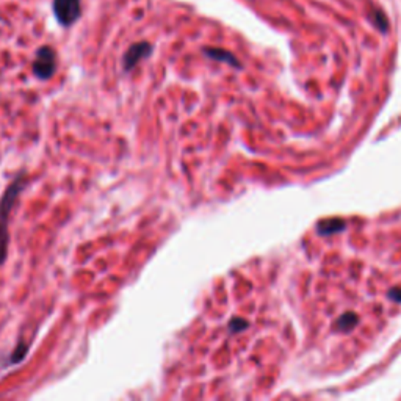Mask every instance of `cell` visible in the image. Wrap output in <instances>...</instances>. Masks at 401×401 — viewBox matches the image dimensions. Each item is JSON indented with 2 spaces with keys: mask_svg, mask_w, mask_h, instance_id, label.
I'll list each match as a JSON object with an SVG mask.
<instances>
[{
  "mask_svg": "<svg viewBox=\"0 0 401 401\" xmlns=\"http://www.w3.org/2000/svg\"><path fill=\"white\" fill-rule=\"evenodd\" d=\"M25 187L24 175H17L15 182L6 188L2 199H0V265L6 259V249H8V218L10 212L15 205L16 199Z\"/></svg>",
  "mask_w": 401,
  "mask_h": 401,
  "instance_id": "obj_1",
  "label": "cell"
},
{
  "mask_svg": "<svg viewBox=\"0 0 401 401\" xmlns=\"http://www.w3.org/2000/svg\"><path fill=\"white\" fill-rule=\"evenodd\" d=\"M56 71V55L52 47L44 46L38 49L33 61V74L40 80H47Z\"/></svg>",
  "mask_w": 401,
  "mask_h": 401,
  "instance_id": "obj_2",
  "label": "cell"
},
{
  "mask_svg": "<svg viewBox=\"0 0 401 401\" xmlns=\"http://www.w3.org/2000/svg\"><path fill=\"white\" fill-rule=\"evenodd\" d=\"M54 15L60 25L69 27L81 15L80 0H54Z\"/></svg>",
  "mask_w": 401,
  "mask_h": 401,
  "instance_id": "obj_3",
  "label": "cell"
},
{
  "mask_svg": "<svg viewBox=\"0 0 401 401\" xmlns=\"http://www.w3.org/2000/svg\"><path fill=\"white\" fill-rule=\"evenodd\" d=\"M150 54H152V46H150V44L146 41L136 42L134 44V46H130L127 49V52L124 54V58H123L124 71H130V69H134L138 63L144 58H148Z\"/></svg>",
  "mask_w": 401,
  "mask_h": 401,
  "instance_id": "obj_4",
  "label": "cell"
},
{
  "mask_svg": "<svg viewBox=\"0 0 401 401\" xmlns=\"http://www.w3.org/2000/svg\"><path fill=\"white\" fill-rule=\"evenodd\" d=\"M204 54L209 56L212 60H217V61H223V63H228L230 66H235V68H242L240 61H238L234 55L228 50L224 49H215V47H207L204 49Z\"/></svg>",
  "mask_w": 401,
  "mask_h": 401,
  "instance_id": "obj_5",
  "label": "cell"
},
{
  "mask_svg": "<svg viewBox=\"0 0 401 401\" xmlns=\"http://www.w3.org/2000/svg\"><path fill=\"white\" fill-rule=\"evenodd\" d=\"M27 351H29V345L19 342V345L15 348V351H13V354H11V363L21 362L25 357V354H27Z\"/></svg>",
  "mask_w": 401,
  "mask_h": 401,
  "instance_id": "obj_6",
  "label": "cell"
},
{
  "mask_svg": "<svg viewBox=\"0 0 401 401\" xmlns=\"http://www.w3.org/2000/svg\"><path fill=\"white\" fill-rule=\"evenodd\" d=\"M372 17H373V22L376 27H378L381 31H386L387 30V19L384 16V13L381 10H373L372 11Z\"/></svg>",
  "mask_w": 401,
  "mask_h": 401,
  "instance_id": "obj_7",
  "label": "cell"
},
{
  "mask_svg": "<svg viewBox=\"0 0 401 401\" xmlns=\"http://www.w3.org/2000/svg\"><path fill=\"white\" fill-rule=\"evenodd\" d=\"M229 326H230L232 332H238V331H242V329L246 328V322H243V320H240V318H234L229 323Z\"/></svg>",
  "mask_w": 401,
  "mask_h": 401,
  "instance_id": "obj_8",
  "label": "cell"
}]
</instances>
